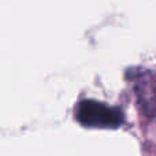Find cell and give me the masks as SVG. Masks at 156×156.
I'll return each mask as SVG.
<instances>
[{
  "label": "cell",
  "mask_w": 156,
  "mask_h": 156,
  "mask_svg": "<svg viewBox=\"0 0 156 156\" xmlns=\"http://www.w3.org/2000/svg\"><path fill=\"white\" fill-rule=\"evenodd\" d=\"M76 118L86 127L116 129L123 123V114L97 100H82L76 108Z\"/></svg>",
  "instance_id": "6da1fadb"
}]
</instances>
